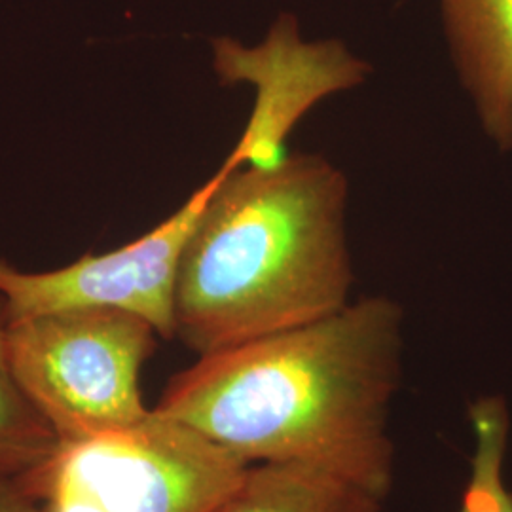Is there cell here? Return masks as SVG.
Segmentation results:
<instances>
[{
	"label": "cell",
	"instance_id": "1",
	"mask_svg": "<svg viewBox=\"0 0 512 512\" xmlns=\"http://www.w3.org/2000/svg\"><path fill=\"white\" fill-rule=\"evenodd\" d=\"M403 323L397 300L366 296L306 327L200 355L154 410L247 463L319 465L385 499Z\"/></svg>",
	"mask_w": 512,
	"mask_h": 512
},
{
	"label": "cell",
	"instance_id": "2",
	"mask_svg": "<svg viewBox=\"0 0 512 512\" xmlns=\"http://www.w3.org/2000/svg\"><path fill=\"white\" fill-rule=\"evenodd\" d=\"M219 173L181 256L175 338L200 357L344 310L355 281L346 173L321 154L226 158Z\"/></svg>",
	"mask_w": 512,
	"mask_h": 512
},
{
	"label": "cell",
	"instance_id": "3",
	"mask_svg": "<svg viewBox=\"0 0 512 512\" xmlns=\"http://www.w3.org/2000/svg\"><path fill=\"white\" fill-rule=\"evenodd\" d=\"M249 465L152 408L135 425L59 442L21 490L44 512H215Z\"/></svg>",
	"mask_w": 512,
	"mask_h": 512
},
{
	"label": "cell",
	"instance_id": "4",
	"mask_svg": "<svg viewBox=\"0 0 512 512\" xmlns=\"http://www.w3.org/2000/svg\"><path fill=\"white\" fill-rule=\"evenodd\" d=\"M158 332L118 310H63L8 319L6 349L21 389L59 442L124 429L150 416L141 370Z\"/></svg>",
	"mask_w": 512,
	"mask_h": 512
},
{
	"label": "cell",
	"instance_id": "5",
	"mask_svg": "<svg viewBox=\"0 0 512 512\" xmlns=\"http://www.w3.org/2000/svg\"><path fill=\"white\" fill-rule=\"evenodd\" d=\"M219 169L143 238L86 255L52 272H23L0 260V302L8 319L50 311H128L160 338H175V294L186 241L219 183Z\"/></svg>",
	"mask_w": 512,
	"mask_h": 512
},
{
	"label": "cell",
	"instance_id": "6",
	"mask_svg": "<svg viewBox=\"0 0 512 512\" xmlns=\"http://www.w3.org/2000/svg\"><path fill=\"white\" fill-rule=\"evenodd\" d=\"M213 67L222 82H253L255 110L228 160L239 165L277 162L285 135L315 101L365 82L368 63L355 57L340 40L306 42L293 14L275 19L258 46L236 38L211 42Z\"/></svg>",
	"mask_w": 512,
	"mask_h": 512
},
{
	"label": "cell",
	"instance_id": "7",
	"mask_svg": "<svg viewBox=\"0 0 512 512\" xmlns=\"http://www.w3.org/2000/svg\"><path fill=\"white\" fill-rule=\"evenodd\" d=\"M440 18L482 133L512 152V0H440Z\"/></svg>",
	"mask_w": 512,
	"mask_h": 512
},
{
	"label": "cell",
	"instance_id": "8",
	"mask_svg": "<svg viewBox=\"0 0 512 512\" xmlns=\"http://www.w3.org/2000/svg\"><path fill=\"white\" fill-rule=\"evenodd\" d=\"M384 499L346 476L302 461L249 465L215 512H380Z\"/></svg>",
	"mask_w": 512,
	"mask_h": 512
},
{
	"label": "cell",
	"instance_id": "9",
	"mask_svg": "<svg viewBox=\"0 0 512 512\" xmlns=\"http://www.w3.org/2000/svg\"><path fill=\"white\" fill-rule=\"evenodd\" d=\"M6 323L0 302V482L23 488L54 456L59 439L16 380L6 349Z\"/></svg>",
	"mask_w": 512,
	"mask_h": 512
},
{
	"label": "cell",
	"instance_id": "10",
	"mask_svg": "<svg viewBox=\"0 0 512 512\" xmlns=\"http://www.w3.org/2000/svg\"><path fill=\"white\" fill-rule=\"evenodd\" d=\"M475 433L471 478L459 512H512V492L503 480L509 442V410L501 397H484L469 408Z\"/></svg>",
	"mask_w": 512,
	"mask_h": 512
},
{
	"label": "cell",
	"instance_id": "11",
	"mask_svg": "<svg viewBox=\"0 0 512 512\" xmlns=\"http://www.w3.org/2000/svg\"><path fill=\"white\" fill-rule=\"evenodd\" d=\"M0 512H44L21 488L0 482Z\"/></svg>",
	"mask_w": 512,
	"mask_h": 512
}]
</instances>
